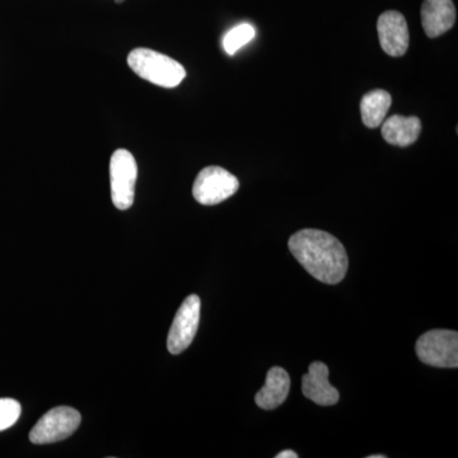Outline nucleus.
<instances>
[{"label": "nucleus", "instance_id": "1", "mask_svg": "<svg viewBox=\"0 0 458 458\" xmlns=\"http://www.w3.org/2000/svg\"><path fill=\"white\" fill-rule=\"evenodd\" d=\"M288 246L295 260L319 282L339 284L345 278L348 254L333 234L319 229H301L289 238Z\"/></svg>", "mask_w": 458, "mask_h": 458}, {"label": "nucleus", "instance_id": "2", "mask_svg": "<svg viewBox=\"0 0 458 458\" xmlns=\"http://www.w3.org/2000/svg\"><path fill=\"white\" fill-rule=\"evenodd\" d=\"M128 65L138 77L164 89H174L186 77L185 68L179 62L144 47L131 51Z\"/></svg>", "mask_w": 458, "mask_h": 458}, {"label": "nucleus", "instance_id": "3", "mask_svg": "<svg viewBox=\"0 0 458 458\" xmlns=\"http://www.w3.org/2000/svg\"><path fill=\"white\" fill-rule=\"evenodd\" d=\"M418 358L436 369H457L458 334L452 330H430L419 337Z\"/></svg>", "mask_w": 458, "mask_h": 458}, {"label": "nucleus", "instance_id": "4", "mask_svg": "<svg viewBox=\"0 0 458 458\" xmlns=\"http://www.w3.org/2000/svg\"><path fill=\"white\" fill-rule=\"evenodd\" d=\"M138 165L129 150H114L110 161L111 199L119 210H128L134 203Z\"/></svg>", "mask_w": 458, "mask_h": 458}, {"label": "nucleus", "instance_id": "5", "mask_svg": "<svg viewBox=\"0 0 458 458\" xmlns=\"http://www.w3.org/2000/svg\"><path fill=\"white\" fill-rule=\"evenodd\" d=\"M240 181L231 172L218 165H209L199 172L192 188L195 200L201 205H216L233 197Z\"/></svg>", "mask_w": 458, "mask_h": 458}, {"label": "nucleus", "instance_id": "6", "mask_svg": "<svg viewBox=\"0 0 458 458\" xmlns=\"http://www.w3.org/2000/svg\"><path fill=\"white\" fill-rule=\"evenodd\" d=\"M80 412L68 406H59L50 410L38 421L31 433H30V441L33 445H50L64 441L69 438L80 427Z\"/></svg>", "mask_w": 458, "mask_h": 458}, {"label": "nucleus", "instance_id": "7", "mask_svg": "<svg viewBox=\"0 0 458 458\" xmlns=\"http://www.w3.org/2000/svg\"><path fill=\"white\" fill-rule=\"evenodd\" d=\"M200 298L197 294L189 295L181 304L167 337V348L171 354H181L194 342L200 321Z\"/></svg>", "mask_w": 458, "mask_h": 458}, {"label": "nucleus", "instance_id": "8", "mask_svg": "<svg viewBox=\"0 0 458 458\" xmlns=\"http://www.w3.org/2000/svg\"><path fill=\"white\" fill-rule=\"evenodd\" d=\"M379 44L390 56H403L409 49V27L405 17L397 11L382 13L377 23Z\"/></svg>", "mask_w": 458, "mask_h": 458}, {"label": "nucleus", "instance_id": "9", "mask_svg": "<svg viewBox=\"0 0 458 458\" xmlns=\"http://www.w3.org/2000/svg\"><path fill=\"white\" fill-rule=\"evenodd\" d=\"M328 367L322 361H313L309 373L302 378V393L307 399L321 406L336 405L339 391L328 381Z\"/></svg>", "mask_w": 458, "mask_h": 458}, {"label": "nucleus", "instance_id": "10", "mask_svg": "<svg viewBox=\"0 0 458 458\" xmlns=\"http://www.w3.org/2000/svg\"><path fill=\"white\" fill-rule=\"evenodd\" d=\"M456 22V8L452 0H424L421 25L428 38H434L450 31Z\"/></svg>", "mask_w": 458, "mask_h": 458}, {"label": "nucleus", "instance_id": "11", "mask_svg": "<svg viewBox=\"0 0 458 458\" xmlns=\"http://www.w3.org/2000/svg\"><path fill=\"white\" fill-rule=\"evenodd\" d=\"M291 390V377L285 369L273 367L269 369L267 381L256 394V405L262 410H274L285 403Z\"/></svg>", "mask_w": 458, "mask_h": 458}, {"label": "nucleus", "instance_id": "12", "mask_svg": "<svg viewBox=\"0 0 458 458\" xmlns=\"http://www.w3.org/2000/svg\"><path fill=\"white\" fill-rule=\"evenodd\" d=\"M420 132L421 122L417 116L394 114L382 123V137L393 146H411L418 140Z\"/></svg>", "mask_w": 458, "mask_h": 458}, {"label": "nucleus", "instance_id": "13", "mask_svg": "<svg viewBox=\"0 0 458 458\" xmlns=\"http://www.w3.org/2000/svg\"><path fill=\"white\" fill-rule=\"evenodd\" d=\"M393 98L384 89L370 90L360 101L361 120L367 128H378L390 110Z\"/></svg>", "mask_w": 458, "mask_h": 458}, {"label": "nucleus", "instance_id": "14", "mask_svg": "<svg viewBox=\"0 0 458 458\" xmlns=\"http://www.w3.org/2000/svg\"><path fill=\"white\" fill-rule=\"evenodd\" d=\"M255 38V29L250 23H242L232 29L223 38V47L229 55H233L241 47Z\"/></svg>", "mask_w": 458, "mask_h": 458}, {"label": "nucleus", "instance_id": "15", "mask_svg": "<svg viewBox=\"0 0 458 458\" xmlns=\"http://www.w3.org/2000/svg\"><path fill=\"white\" fill-rule=\"evenodd\" d=\"M20 403L13 399H0V432L9 429L21 417Z\"/></svg>", "mask_w": 458, "mask_h": 458}, {"label": "nucleus", "instance_id": "16", "mask_svg": "<svg viewBox=\"0 0 458 458\" xmlns=\"http://www.w3.org/2000/svg\"><path fill=\"white\" fill-rule=\"evenodd\" d=\"M276 458H298V454L295 452L291 450H286L280 452V454H276Z\"/></svg>", "mask_w": 458, "mask_h": 458}, {"label": "nucleus", "instance_id": "17", "mask_svg": "<svg viewBox=\"0 0 458 458\" xmlns=\"http://www.w3.org/2000/svg\"><path fill=\"white\" fill-rule=\"evenodd\" d=\"M369 458H386L385 454H372V456H369Z\"/></svg>", "mask_w": 458, "mask_h": 458}]
</instances>
